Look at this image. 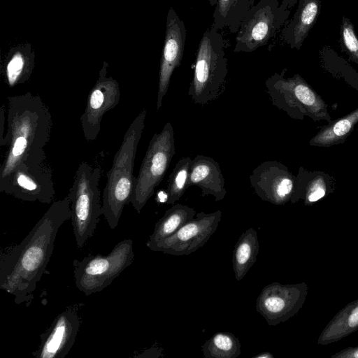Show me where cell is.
I'll list each match as a JSON object with an SVG mask.
<instances>
[{"label": "cell", "instance_id": "obj_1", "mask_svg": "<svg viewBox=\"0 0 358 358\" xmlns=\"http://www.w3.org/2000/svg\"><path fill=\"white\" fill-rule=\"evenodd\" d=\"M71 217V197L53 201L27 236L3 252L0 257V288L17 304L29 306L37 283L51 258L60 227Z\"/></svg>", "mask_w": 358, "mask_h": 358}, {"label": "cell", "instance_id": "obj_2", "mask_svg": "<svg viewBox=\"0 0 358 358\" xmlns=\"http://www.w3.org/2000/svg\"><path fill=\"white\" fill-rule=\"evenodd\" d=\"M7 100V131L1 147L8 150L0 167L1 192L19 164L45 153L52 127L50 109L40 96L28 92Z\"/></svg>", "mask_w": 358, "mask_h": 358}, {"label": "cell", "instance_id": "obj_3", "mask_svg": "<svg viewBox=\"0 0 358 358\" xmlns=\"http://www.w3.org/2000/svg\"><path fill=\"white\" fill-rule=\"evenodd\" d=\"M147 109L131 122L108 171L102 197V213L111 229L117 226L124 207L130 203L136 177L134 167L137 148L145 127Z\"/></svg>", "mask_w": 358, "mask_h": 358}, {"label": "cell", "instance_id": "obj_4", "mask_svg": "<svg viewBox=\"0 0 358 358\" xmlns=\"http://www.w3.org/2000/svg\"><path fill=\"white\" fill-rule=\"evenodd\" d=\"M227 73L223 36L211 26L203 34L196 51L193 78L187 92L191 101L205 106L218 99L225 91Z\"/></svg>", "mask_w": 358, "mask_h": 358}, {"label": "cell", "instance_id": "obj_5", "mask_svg": "<svg viewBox=\"0 0 358 358\" xmlns=\"http://www.w3.org/2000/svg\"><path fill=\"white\" fill-rule=\"evenodd\" d=\"M101 176L99 166L93 168L86 162H81L69 189L71 223L78 248H82L95 231L103 215L101 192L99 187Z\"/></svg>", "mask_w": 358, "mask_h": 358}, {"label": "cell", "instance_id": "obj_6", "mask_svg": "<svg viewBox=\"0 0 358 358\" xmlns=\"http://www.w3.org/2000/svg\"><path fill=\"white\" fill-rule=\"evenodd\" d=\"M175 154L174 131L169 122L152 137L136 177L129 202L138 213L163 180Z\"/></svg>", "mask_w": 358, "mask_h": 358}, {"label": "cell", "instance_id": "obj_7", "mask_svg": "<svg viewBox=\"0 0 358 358\" xmlns=\"http://www.w3.org/2000/svg\"><path fill=\"white\" fill-rule=\"evenodd\" d=\"M134 259L133 241L117 243L106 255H88L73 262L76 287L86 296L102 291L110 285Z\"/></svg>", "mask_w": 358, "mask_h": 358}, {"label": "cell", "instance_id": "obj_8", "mask_svg": "<svg viewBox=\"0 0 358 358\" xmlns=\"http://www.w3.org/2000/svg\"><path fill=\"white\" fill-rule=\"evenodd\" d=\"M290 15L278 0H259L252 5L236 33L234 52H252L266 45Z\"/></svg>", "mask_w": 358, "mask_h": 358}, {"label": "cell", "instance_id": "obj_9", "mask_svg": "<svg viewBox=\"0 0 358 358\" xmlns=\"http://www.w3.org/2000/svg\"><path fill=\"white\" fill-rule=\"evenodd\" d=\"M3 192L23 201L52 203L55 189L46 154L19 164Z\"/></svg>", "mask_w": 358, "mask_h": 358}, {"label": "cell", "instance_id": "obj_10", "mask_svg": "<svg viewBox=\"0 0 358 358\" xmlns=\"http://www.w3.org/2000/svg\"><path fill=\"white\" fill-rule=\"evenodd\" d=\"M306 282L282 285L277 282L266 285L256 301V310L267 324L275 326L298 313L308 295Z\"/></svg>", "mask_w": 358, "mask_h": 358}, {"label": "cell", "instance_id": "obj_11", "mask_svg": "<svg viewBox=\"0 0 358 358\" xmlns=\"http://www.w3.org/2000/svg\"><path fill=\"white\" fill-rule=\"evenodd\" d=\"M220 210L200 212L172 236L147 246L154 252L182 256L188 255L203 247L215 232L222 219Z\"/></svg>", "mask_w": 358, "mask_h": 358}, {"label": "cell", "instance_id": "obj_12", "mask_svg": "<svg viewBox=\"0 0 358 358\" xmlns=\"http://www.w3.org/2000/svg\"><path fill=\"white\" fill-rule=\"evenodd\" d=\"M107 68L108 64L104 62L98 79L89 92L85 109L80 117L83 135L87 141L97 138L103 116L120 101L119 83L112 76H107Z\"/></svg>", "mask_w": 358, "mask_h": 358}, {"label": "cell", "instance_id": "obj_13", "mask_svg": "<svg viewBox=\"0 0 358 358\" xmlns=\"http://www.w3.org/2000/svg\"><path fill=\"white\" fill-rule=\"evenodd\" d=\"M186 36L187 31L183 21L170 7L166 15L165 38L159 65L157 110L162 106L174 70L180 65Z\"/></svg>", "mask_w": 358, "mask_h": 358}, {"label": "cell", "instance_id": "obj_14", "mask_svg": "<svg viewBox=\"0 0 358 358\" xmlns=\"http://www.w3.org/2000/svg\"><path fill=\"white\" fill-rule=\"evenodd\" d=\"M249 180L254 192L262 201L283 205L294 194V180L282 164L268 160L253 169Z\"/></svg>", "mask_w": 358, "mask_h": 358}, {"label": "cell", "instance_id": "obj_15", "mask_svg": "<svg viewBox=\"0 0 358 358\" xmlns=\"http://www.w3.org/2000/svg\"><path fill=\"white\" fill-rule=\"evenodd\" d=\"M286 71L284 69L280 73H275L264 82L272 104L290 115L299 108H310L316 106L318 99L304 80L298 74L286 78Z\"/></svg>", "mask_w": 358, "mask_h": 358}, {"label": "cell", "instance_id": "obj_16", "mask_svg": "<svg viewBox=\"0 0 358 358\" xmlns=\"http://www.w3.org/2000/svg\"><path fill=\"white\" fill-rule=\"evenodd\" d=\"M80 327L78 314L71 308L59 313L41 336L33 355L38 358H64L73 347Z\"/></svg>", "mask_w": 358, "mask_h": 358}, {"label": "cell", "instance_id": "obj_17", "mask_svg": "<svg viewBox=\"0 0 358 358\" xmlns=\"http://www.w3.org/2000/svg\"><path fill=\"white\" fill-rule=\"evenodd\" d=\"M224 183L220 166L215 159L203 155H198L192 159L188 188L196 186L200 188L202 196L211 195L215 201H220L227 194Z\"/></svg>", "mask_w": 358, "mask_h": 358}, {"label": "cell", "instance_id": "obj_18", "mask_svg": "<svg viewBox=\"0 0 358 358\" xmlns=\"http://www.w3.org/2000/svg\"><path fill=\"white\" fill-rule=\"evenodd\" d=\"M320 0H299L292 20L282 31L284 41L292 49L299 50L320 13Z\"/></svg>", "mask_w": 358, "mask_h": 358}, {"label": "cell", "instance_id": "obj_19", "mask_svg": "<svg viewBox=\"0 0 358 358\" xmlns=\"http://www.w3.org/2000/svg\"><path fill=\"white\" fill-rule=\"evenodd\" d=\"M358 330V299L341 309L328 322L317 339L327 345L337 342Z\"/></svg>", "mask_w": 358, "mask_h": 358}, {"label": "cell", "instance_id": "obj_20", "mask_svg": "<svg viewBox=\"0 0 358 358\" xmlns=\"http://www.w3.org/2000/svg\"><path fill=\"white\" fill-rule=\"evenodd\" d=\"M259 250L257 231L248 228L240 236L232 255V268L235 278L241 280L256 262Z\"/></svg>", "mask_w": 358, "mask_h": 358}, {"label": "cell", "instance_id": "obj_21", "mask_svg": "<svg viewBox=\"0 0 358 358\" xmlns=\"http://www.w3.org/2000/svg\"><path fill=\"white\" fill-rule=\"evenodd\" d=\"M195 215V210L187 205H172L156 222L154 231L146 242V246L172 236L186 222L193 219Z\"/></svg>", "mask_w": 358, "mask_h": 358}, {"label": "cell", "instance_id": "obj_22", "mask_svg": "<svg viewBox=\"0 0 358 358\" xmlns=\"http://www.w3.org/2000/svg\"><path fill=\"white\" fill-rule=\"evenodd\" d=\"M251 6L250 0H217L212 26L217 30L227 28L230 33L236 34Z\"/></svg>", "mask_w": 358, "mask_h": 358}, {"label": "cell", "instance_id": "obj_23", "mask_svg": "<svg viewBox=\"0 0 358 358\" xmlns=\"http://www.w3.org/2000/svg\"><path fill=\"white\" fill-rule=\"evenodd\" d=\"M34 67V57L27 49H15L10 52L3 69L5 83L13 87L27 82Z\"/></svg>", "mask_w": 358, "mask_h": 358}, {"label": "cell", "instance_id": "obj_24", "mask_svg": "<svg viewBox=\"0 0 358 358\" xmlns=\"http://www.w3.org/2000/svg\"><path fill=\"white\" fill-rule=\"evenodd\" d=\"M202 352L206 358H236L241 355V343L234 334L219 331L203 343Z\"/></svg>", "mask_w": 358, "mask_h": 358}, {"label": "cell", "instance_id": "obj_25", "mask_svg": "<svg viewBox=\"0 0 358 358\" xmlns=\"http://www.w3.org/2000/svg\"><path fill=\"white\" fill-rule=\"evenodd\" d=\"M192 159L189 157L180 158L174 166L167 180L166 192V203L173 205L180 200L188 189L189 169Z\"/></svg>", "mask_w": 358, "mask_h": 358}, {"label": "cell", "instance_id": "obj_26", "mask_svg": "<svg viewBox=\"0 0 358 358\" xmlns=\"http://www.w3.org/2000/svg\"><path fill=\"white\" fill-rule=\"evenodd\" d=\"M358 122V109L326 128L315 136L313 142L318 144H331L345 137Z\"/></svg>", "mask_w": 358, "mask_h": 358}, {"label": "cell", "instance_id": "obj_27", "mask_svg": "<svg viewBox=\"0 0 358 358\" xmlns=\"http://www.w3.org/2000/svg\"><path fill=\"white\" fill-rule=\"evenodd\" d=\"M340 44L342 50L358 64V37L352 22L344 15L340 29Z\"/></svg>", "mask_w": 358, "mask_h": 358}, {"label": "cell", "instance_id": "obj_28", "mask_svg": "<svg viewBox=\"0 0 358 358\" xmlns=\"http://www.w3.org/2000/svg\"><path fill=\"white\" fill-rule=\"evenodd\" d=\"M326 194L325 187L320 182H316L310 187L306 196V203H310L315 202L322 197Z\"/></svg>", "mask_w": 358, "mask_h": 358}, {"label": "cell", "instance_id": "obj_29", "mask_svg": "<svg viewBox=\"0 0 358 358\" xmlns=\"http://www.w3.org/2000/svg\"><path fill=\"white\" fill-rule=\"evenodd\" d=\"M331 358H358V346L346 348L330 357Z\"/></svg>", "mask_w": 358, "mask_h": 358}, {"label": "cell", "instance_id": "obj_30", "mask_svg": "<svg viewBox=\"0 0 358 358\" xmlns=\"http://www.w3.org/2000/svg\"><path fill=\"white\" fill-rule=\"evenodd\" d=\"M5 124H6V108L4 104L1 105L0 110V146L1 147L5 138Z\"/></svg>", "mask_w": 358, "mask_h": 358}, {"label": "cell", "instance_id": "obj_31", "mask_svg": "<svg viewBox=\"0 0 358 358\" xmlns=\"http://www.w3.org/2000/svg\"><path fill=\"white\" fill-rule=\"evenodd\" d=\"M299 0H282L280 7L283 10H289L293 8Z\"/></svg>", "mask_w": 358, "mask_h": 358}, {"label": "cell", "instance_id": "obj_32", "mask_svg": "<svg viewBox=\"0 0 358 358\" xmlns=\"http://www.w3.org/2000/svg\"><path fill=\"white\" fill-rule=\"evenodd\" d=\"M255 357H257V358L266 357V358H267V357H273V356L270 352H263L262 354H259V355H258L257 356H255Z\"/></svg>", "mask_w": 358, "mask_h": 358}, {"label": "cell", "instance_id": "obj_33", "mask_svg": "<svg viewBox=\"0 0 358 358\" xmlns=\"http://www.w3.org/2000/svg\"><path fill=\"white\" fill-rule=\"evenodd\" d=\"M211 6H215L217 0H206Z\"/></svg>", "mask_w": 358, "mask_h": 358}]
</instances>
